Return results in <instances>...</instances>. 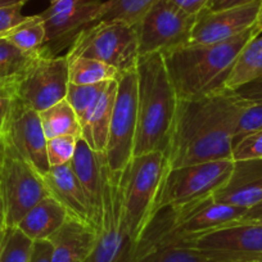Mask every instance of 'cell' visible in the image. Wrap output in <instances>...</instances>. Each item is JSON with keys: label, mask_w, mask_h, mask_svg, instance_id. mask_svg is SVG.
Returning a JSON list of instances; mask_svg holds the SVG:
<instances>
[{"label": "cell", "mask_w": 262, "mask_h": 262, "mask_svg": "<svg viewBox=\"0 0 262 262\" xmlns=\"http://www.w3.org/2000/svg\"><path fill=\"white\" fill-rule=\"evenodd\" d=\"M253 258L244 254L216 249L198 248L190 244H168L147 252L135 262H248Z\"/></svg>", "instance_id": "44dd1931"}, {"label": "cell", "mask_w": 262, "mask_h": 262, "mask_svg": "<svg viewBox=\"0 0 262 262\" xmlns=\"http://www.w3.org/2000/svg\"><path fill=\"white\" fill-rule=\"evenodd\" d=\"M39 117L47 139L60 137V135L81 138L82 128L79 118L74 108L66 99L39 112Z\"/></svg>", "instance_id": "cb8c5ba5"}, {"label": "cell", "mask_w": 262, "mask_h": 262, "mask_svg": "<svg viewBox=\"0 0 262 262\" xmlns=\"http://www.w3.org/2000/svg\"><path fill=\"white\" fill-rule=\"evenodd\" d=\"M50 2V4H54V3H57V2H60V0H49Z\"/></svg>", "instance_id": "7bdbcfd3"}, {"label": "cell", "mask_w": 262, "mask_h": 262, "mask_svg": "<svg viewBox=\"0 0 262 262\" xmlns=\"http://www.w3.org/2000/svg\"><path fill=\"white\" fill-rule=\"evenodd\" d=\"M53 247L49 241L34 242V248L30 262H50L52 261Z\"/></svg>", "instance_id": "e575fe53"}, {"label": "cell", "mask_w": 262, "mask_h": 262, "mask_svg": "<svg viewBox=\"0 0 262 262\" xmlns=\"http://www.w3.org/2000/svg\"><path fill=\"white\" fill-rule=\"evenodd\" d=\"M259 35L256 26L216 44H189L163 54L178 99H196L225 88V81L247 42Z\"/></svg>", "instance_id": "7a4b0ae2"}, {"label": "cell", "mask_w": 262, "mask_h": 262, "mask_svg": "<svg viewBox=\"0 0 262 262\" xmlns=\"http://www.w3.org/2000/svg\"><path fill=\"white\" fill-rule=\"evenodd\" d=\"M233 167V158L175 168L166 167L153 207V216L162 208L176 207L212 195L226 183Z\"/></svg>", "instance_id": "8992f818"}, {"label": "cell", "mask_w": 262, "mask_h": 262, "mask_svg": "<svg viewBox=\"0 0 262 262\" xmlns=\"http://www.w3.org/2000/svg\"><path fill=\"white\" fill-rule=\"evenodd\" d=\"M0 134L12 144L22 158L44 178L50 165L47 157V137L42 130L39 112L12 97Z\"/></svg>", "instance_id": "4fadbf2b"}, {"label": "cell", "mask_w": 262, "mask_h": 262, "mask_svg": "<svg viewBox=\"0 0 262 262\" xmlns=\"http://www.w3.org/2000/svg\"><path fill=\"white\" fill-rule=\"evenodd\" d=\"M80 138L72 135H60L47 140V157L50 167L71 162Z\"/></svg>", "instance_id": "4dcf8cb0"}, {"label": "cell", "mask_w": 262, "mask_h": 262, "mask_svg": "<svg viewBox=\"0 0 262 262\" xmlns=\"http://www.w3.org/2000/svg\"><path fill=\"white\" fill-rule=\"evenodd\" d=\"M37 52H24L9 42L6 37L0 39V88H12L18 82L36 59Z\"/></svg>", "instance_id": "d4e9b609"}, {"label": "cell", "mask_w": 262, "mask_h": 262, "mask_svg": "<svg viewBox=\"0 0 262 262\" xmlns=\"http://www.w3.org/2000/svg\"><path fill=\"white\" fill-rule=\"evenodd\" d=\"M42 180L49 195L64 207L69 217L94 226L84 189L80 185L70 163L52 166Z\"/></svg>", "instance_id": "ac0fdd59"}, {"label": "cell", "mask_w": 262, "mask_h": 262, "mask_svg": "<svg viewBox=\"0 0 262 262\" xmlns=\"http://www.w3.org/2000/svg\"><path fill=\"white\" fill-rule=\"evenodd\" d=\"M137 76L138 126L134 156L166 153L179 99L171 84L163 54L140 55Z\"/></svg>", "instance_id": "3957f363"}, {"label": "cell", "mask_w": 262, "mask_h": 262, "mask_svg": "<svg viewBox=\"0 0 262 262\" xmlns=\"http://www.w3.org/2000/svg\"><path fill=\"white\" fill-rule=\"evenodd\" d=\"M27 2L30 0H0V8H3V7H11V6H16V4H26Z\"/></svg>", "instance_id": "ab89813d"}, {"label": "cell", "mask_w": 262, "mask_h": 262, "mask_svg": "<svg viewBox=\"0 0 262 262\" xmlns=\"http://www.w3.org/2000/svg\"><path fill=\"white\" fill-rule=\"evenodd\" d=\"M258 219H262V202L256 205L254 207L249 208V210L247 211L246 216L239 221H242V223H248V221H256L258 220Z\"/></svg>", "instance_id": "f35d334b"}, {"label": "cell", "mask_w": 262, "mask_h": 262, "mask_svg": "<svg viewBox=\"0 0 262 262\" xmlns=\"http://www.w3.org/2000/svg\"><path fill=\"white\" fill-rule=\"evenodd\" d=\"M48 241L53 247L50 262H85L94 251L98 230L89 224L67 217Z\"/></svg>", "instance_id": "d6986e66"}, {"label": "cell", "mask_w": 262, "mask_h": 262, "mask_svg": "<svg viewBox=\"0 0 262 262\" xmlns=\"http://www.w3.org/2000/svg\"><path fill=\"white\" fill-rule=\"evenodd\" d=\"M170 2L183 11H185L186 13L196 16L207 7L210 0H170Z\"/></svg>", "instance_id": "d590c367"}, {"label": "cell", "mask_w": 262, "mask_h": 262, "mask_svg": "<svg viewBox=\"0 0 262 262\" xmlns=\"http://www.w3.org/2000/svg\"><path fill=\"white\" fill-rule=\"evenodd\" d=\"M138 126L137 69L117 77V93L108 131L105 160L113 173H121L134 156Z\"/></svg>", "instance_id": "9c48e42d"}, {"label": "cell", "mask_w": 262, "mask_h": 262, "mask_svg": "<svg viewBox=\"0 0 262 262\" xmlns=\"http://www.w3.org/2000/svg\"><path fill=\"white\" fill-rule=\"evenodd\" d=\"M196 16L186 13L170 0H158L137 27L139 55L172 52L190 44Z\"/></svg>", "instance_id": "30bf717a"}, {"label": "cell", "mask_w": 262, "mask_h": 262, "mask_svg": "<svg viewBox=\"0 0 262 262\" xmlns=\"http://www.w3.org/2000/svg\"><path fill=\"white\" fill-rule=\"evenodd\" d=\"M261 0L221 11L203 9L196 14L190 44H216L225 41L256 25Z\"/></svg>", "instance_id": "5bb4252c"}, {"label": "cell", "mask_w": 262, "mask_h": 262, "mask_svg": "<svg viewBox=\"0 0 262 262\" xmlns=\"http://www.w3.org/2000/svg\"><path fill=\"white\" fill-rule=\"evenodd\" d=\"M69 60L40 48L36 59L13 88V95L36 112L66 99L69 89Z\"/></svg>", "instance_id": "8fae6325"}, {"label": "cell", "mask_w": 262, "mask_h": 262, "mask_svg": "<svg viewBox=\"0 0 262 262\" xmlns=\"http://www.w3.org/2000/svg\"><path fill=\"white\" fill-rule=\"evenodd\" d=\"M47 195L41 176L0 134V248L8 231Z\"/></svg>", "instance_id": "277c9868"}, {"label": "cell", "mask_w": 262, "mask_h": 262, "mask_svg": "<svg viewBox=\"0 0 262 262\" xmlns=\"http://www.w3.org/2000/svg\"><path fill=\"white\" fill-rule=\"evenodd\" d=\"M6 39L24 52H37L45 42V27L39 14L29 18L7 34Z\"/></svg>", "instance_id": "f1b7e54d"}, {"label": "cell", "mask_w": 262, "mask_h": 262, "mask_svg": "<svg viewBox=\"0 0 262 262\" xmlns=\"http://www.w3.org/2000/svg\"><path fill=\"white\" fill-rule=\"evenodd\" d=\"M254 26H256V29L258 30L259 34H262V0H261V6H259L258 16H257V21Z\"/></svg>", "instance_id": "60d3db41"}, {"label": "cell", "mask_w": 262, "mask_h": 262, "mask_svg": "<svg viewBox=\"0 0 262 262\" xmlns=\"http://www.w3.org/2000/svg\"><path fill=\"white\" fill-rule=\"evenodd\" d=\"M102 0H60L39 13L44 22L45 42L42 48L58 55L70 48L80 32L100 21Z\"/></svg>", "instance_id": "7c38bea8"}, {"label": "cell", "mask_w": 262, "mask_h": 262, "mask_svg": "<svg viewBox=\"0 0 262 262\" xmlns=\"http://www.w3.org/2000/svg\"><path fill=\"white\" fill-rule=\"evenodd\" d=\"M6 89H12V88H4V89H2V88H0V92H2V90H6Z\"/></svg>", "instance_id": "f6af8a7d"}, {"label": "cell", "mask_w": 262, "mask_h": 262, "mask_svg": "<svg viewBox=\"0 0 262 262\" xmlns=\"http://www.w3.org/2000/svg\"><path fill=\"white\" fill-rule=\"evenodd\" d=\"M219 203L249 208L262 202V160L234 161L226 183L212 194Z\"/></svg>", "instance_id": "2e32d148"}, {"label": "cell", "mask_w": 262, "mask_h": 262, "mask_svg": "<svg viewBox=\"0 0 262 262\" xmlns=\"http://www.w3.org/2000/svg\"><path fill=\"white\" fill-rule=\"evenodd\" d=\"M248 223H251V221H248ZM252 223H258V224H262V219H258V220H256V221H252Z\"/></svg>", "instance_id": "b9f144b4"}, {"label": "cell", "mask_w": 262, "mask_h": 262, "mask_svg": "<svg viewBox=\"0 0 262 262\" xmlns=\"http://www.w3.org/2000/svg\"><path fill=\"white\" fill-rule=\"evenodd\" d=\"M67 217L69 215L64 207L52 195H47L30 208L17 229L32 242L48 241L64 224Z\"/></svg>", "instance_id": "ffe728a7"}, {"label": "cell", "mask_w": 262, "mask_h": 262, "mask_svg": "<svg viewBox=\"0 0 262 262\" xmlns=\"http://www.w3.org/2000/svg\"><path fill=\"white\" fill-rule=\"evenodd\" d=\"M3 37H6V35H0V39H3Z\"/></svg>", "instance_id": "bcb514c9"}, {"label": "cell", "mask_w": 262, "mask_h": 262, "mask_svg": "<svg viewBox=\"0 0 262 262\" xmlns=\"http://www.w3.org/2000/svg\"><path fill=\"white\" fill-rule=\"evenodd\" d=\"M34 242L27 238L19 229L8 231L0 248V262H30Z\"/></svg>", "instance_id": "f546056e"}, {"label": "cell", "mask_w": 262, "mask_h": 262, "mask_svg": "<svg viewBox=\"0 0 262 262\" xmlns=\"http://www.w3.org/2000/svg\"><path fill=\"white\" fill-rule=\"evenodd\" d=\"M66 55L100 60L120 74L134 70L140 57L137 27L122 22L98 21L80 32Z\"/></svg>", "instance_id": "ba28073f"}, {"label": "cell", "mask_w": 262, "mask_h": 262, "mask_svg": "<svg viewBox=\"0 0 262 262\" xmlns=\"http://www.w3.org/2000/svg\"><path fill=\"white\" fill-rule=\"evenodd\" d=\"M102 219L94 251L85 262H134L137 243L131 238L123 219L120 175L113 173L105 156L102 162Z\"/></svg>", "instance_id": "52a82bcc"}, {"label": "cell", "mask_w": 262, "mask_h": 262, "mask_svg": "<svg viewBox=\"0 0 262 262\" xmlns=\"http://www.w3.org/2000/svg\"><path fill=\"white\" fill-rule=\"evenodd\" d=\"M166 166V153H144L133 156L120 175L123 219L135 243L153 219V207Z\"/></svg>", "instance_id": "5b68a950"}, {"label": "cell", "mask_w": 262, "mask_h": 262, "mask_svg": "<svg viewBox=\"0 0 262 262\" xmlns=\"http://www.w3.org/2000/svg\"><path fill=\"white\" fill-rule=\"evenodd\" d=\"M103 156L104 153L95 152L82 138H80L77 140L74 157L70 162L75 176L84 189L88 203H89L93 224L97 230L99 229L100 219H102Z\"/></svg>", "instance_id": "e0dca14e"}, {"label": "cell", "mask_w": 262, "mask_h": 262, "mask_svg": "<svg viewBox=\"0 0 262 262\" xmlns=\"http://www.w3.org/2000/svg\"><path fill=\"white\" fill-rule=\"evenodd\" d=\"M67 57V55H66ZM69 81L75 85H93L116 80L120 72L112 66L86 57H67Z\"/></svg>", "instance_id": "484cf974"}, {"label": "cell", "mask_w": 262, "mask_h": 262, "mask_svg": "<svg viewBox=\"0 0 262 262\" xmlns=\"http://www.w3.org/2000/svg\"><path fill=\"white\" fill-rule=\"evenodd\" d=\"M231 158L234 161L262 160V128L252 131L234 143Z\"/></svg>", "instance_id": "1f68e13d"}, {"label": "cell", "mask_w": 262, "mask_h": 262, "mask_svg": "<svg viewBox=\"0 0 262 262\" xmlns=\"http://www.w3.org/2000/svg\"><path fill=\"white\" fill-rule=\"evenodd\" d=\"M251 103L252 99L228 88L196 99H179L166 167L231 158L236 125Z\"/></svg>", "instance_id": "6da1fadb"}, {"label": "cell", "mask_w": 262, "mask_h": 262, "mask_svg": "<svg viewBox=\"0 0 262 262\" xmlns=\"http://www.w3.org/2000/svg\"><path fill=\"white\" fill-rule=\"evenodd\" d=\"M262 128V97L252 99V103L242 112L235 130L234 143L252 131Z\"/></svg>", "instance_id": "d6a6232c"}, {"label": "cell", "mask_w": 262, "mask_h": 262, "mask_svg": "<svg viewBox=\"0 0 262 262\" xmlns=\"http://www.w3.org/2000/svg\"><path fill=\"white\" fill-rule=\"evenodd\" d=\"M12 97H13V89H6L0 92V128L11 107Z\"/></svg>", "instance_id": "74e56055"}, {"label": "cell", "mask_w": 262, "mask_h": 262, "mask_svg": "<svg viewBox=\"0 0 262 262\" xmlns=\"http://www.w3.org/2000/svg\"><path fill=\"white\" fill-rule=\"evenodd\" d=\"M108 82H99L93 85H75L69 84L66 100L71 104L76 113L81 128L89 122L95 107L99 103Z\"/></svg>", "instance_id": "4316f807"}, {"label": "cell", "mask_w": 262, "mask_h": 262, "mask_svg": "<svg viewBox=\"0 0 262 262\" xmlns=\"http://www.w3.org/2000/svg\"><path fill=\"white\" fill-rule=\"evenodd\" d=\"M253 2H257V0H210L205 9H207V11H221V9L244 6V4L253 3Z\"/></svg>", "instance_id": "8d00e7d4"}, {"label": "cell", "mask_w": 262, "mask_h": 262, "mask_svg": "<svg viewBox=\"0 0 262 262\" xmlns=\"http://www.w3.org/2000/svg\"><path fill=\"white\" fill-rule=\"evenodd\" d=\"M22 8H24V4H16V6L0 8V35L7 36V34L11 30L24 24L29 18V16L22 14Z\"/></svg>", "instance_id": "836d02e7"}, {"label": "cell", "mask_w": 262, "mask_h": 262, "mask_svg": "<svg viewBox=\"0 0 262 262\" xmlns=\"http://www.w3.org/2000/svg\"><path fill=\"white\" fill-rule=\"evenodd\" d=\"M116 93H117V79L108 82L89 122L82 128L81 138L92 149L98 153H104L107 147L108 131H110L111 118L115 107Z\"/></svg>", "instance_id": "7402d4cb"}, {"label": "cell", "mask_w": 262, "mask_h": 262, "mask_svg": "<svg viewBox=\"0 0 262 262\" xmlns=\"http://www.w3.org/2000/svg\"><path fill=\"white\" fill-rule=\"evenodd\" d=\"M248 262H262V259H254V261H248Z\"/></svg>", "instance_id": "ee69618b"}, {"label": "cell", "mask_w": 262, "mask_h": 262, "mask_svg": "<svg viewBox=\"0 0 262 262\" xmlns=\"http://www.w3.org/2000/svg\"><path fill=\"white\" fill-rule=\"evenodd\" d=\"M262 79V35L247 42L225 81V88L239 90Z\"/></svg>", "instance_id": "603a6c76"}, {"label": "cell", "mask_w": 262, "mask_h": 262, "mask_svg": "<svg viewBox=\"0 0 262 262\" xmlns=\"http://www.w3.org/2000/svg\"><path fill=\"white\" fill-rule=\"evenodd\" d=\"M158 0H107L103 3L100 21L122 22L135 26Z\"/></svg>", "instance_id": "83f0119b"}, {"label": "cell", "mask_w": 262, "mask_h": 262, "mask_svg": "<svg viewBox=\"0 0 262 262\" xmlns=\"http://www.w3.org/2000/svg\"><path fill=\"white\" fill-rule=\"evenodd\" d=\"M183 244L262 259V224L236 221Z\"/></svg>", "instance_id": "9a60e30c"}]
</instances>
